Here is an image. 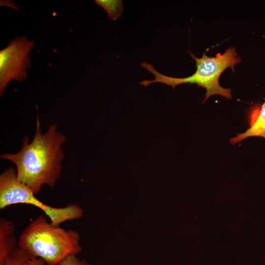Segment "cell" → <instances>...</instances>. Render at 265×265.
I'll return each instance as SVG.
<instances>
[{
	"instance_id": "6da1fadb",
	"label": "cell",
	"mask_w": 265,
	"mask_h": 265,
	"mask_svg": "<svg viewBox=\"0 0 265 265\" xmlns=\"http://www.w3.org/2000/svg\"><path fill=\"white\" fill-rule=\"evenodd\" d=\"M65 136L52 124L43 133L38 116L36 131L29 142L26 136L21 149L14 154L4 153L0 158L12 162L16 166L17 178L36 194L44 185L54 187L62 171L64 155L62 145Z\"/></svg>"
},
{
	"instance_id": "8fae6325",
	"label": "cell",
	"mask_w": 265,
	"mask_h": 265,
	"mask_svg": "<svg viewBox=\"0 0 265 265\" xmlns=\"http://www.w3.org/2000/svg\"><path fill=\"white\" fill-rule=\"evenodd\" d=\"M46 263L43 260L40 258L30 259L26 265H46Z\"/></svg>"
},
{
	"instance_id": "3957f363",
	"label": "cell",
	"mask_w": 265,
	"mask_h": 265,
	"mask_svg": "<svg viewBox=\"0 0 265 265\" xmlns=\"http://www.w3.org/2000/svg\"><path fill=\"white\" fill-rule=\"evenodd\" d=\"M191 57L195 61L196 71L190 76L178 78L165 76L158 72L153 66L143 62L141 66L151 73L155 79L152 80H145L140 82L142 85L147 86L154 82H160L175 87L183 83H195L206 90L204 103L210 96L220 95L227 99L232 98L230 88L220 86L219 78L221 73L228 67L235 71V66L241 62V59L236 52L235 47H229L223 53H218L215 56H209L204 53L201 58L196 57L189 52Z\"/></svg>"
},
{
	"instance_id": "52a82bcc",
	"label": "cell",
	"mask_w": 265,
	"mask_h": 265,
	"mask_svg": "<svg viewBox=\"0 0 265 265\" xmlns=\"http://www.w3.org/2000/svg\"><path fill=\"white\" fill-rule=\"evenodd\" d=\"M14 223L2 217L0 218V265L8 256L18 246L15 236Z\"/></svg>"
},
{
	"instance_id": "30bf717a",
	"label": "cell",
	"mask_w": 265,
	"mask_h": 265,
	"mask_svg": "<svg viewBox=\"0 0 265 265\" xmlns=\"http://www.w3.org/2000/svg\"><path fill=\"white\" fill-rule=\"evenodd\" d=\"M57 265H90L84 260L80 259L76 255L65 258Z\"/></svg>"
},
{
	"instance_id": "7a4b0ae2",
	"label": "cell",
	"mask_w": 265,
	"mask_h": 265,
	"mask_svg": "<svg viewBox=\"0 0 265 265\" xmlns=\"http://www.w3.org/2000/svg\"><path fill=\"white\" fill-rule=\"evenodd\" d=\"M80 241L76 230L53 225L40 215L23 230L18 244L31 258L41 259L46 265H57L68 256L81 251Z\"/></svg>"
},
{
	"instance_id": "ba28073f",
	"label": "cell",
	"mask_w": 265,
	"mask_h": 265,
	"mask_svg": "<svg viewBox=\"0 0 265 265\" xmlns=\"http://www.w3.org/2000/svg\"><path fill=\"white\" fill-rule=\"evenodd\" d=\"M95 1L106 11L109 18L112 20L117 19L123 12L122 0H96Z\"/></svg>"
},
{
	"instance_id": "8992f818",
	"label": "cell",
	"mask_w": 265,
	"mask_h": 265,
	"mask_svg": "<svg viewBox=\"0 0 265 265\" xmlns=\"http://www.w3.org/2000/svg\"><path fill=\"white\" fill-rule=\"evenodd\" d=\"M261 105L255 107L250 115V127L244 132L238 134L229 140L231 144H236L244 139L259 136L265 139V98Z\"/></svg>"
},
{
	"instance_id": "5b68a950",
	"label": "cell",
	"mask_w": 265,
	"mask_h": 265,
	"mask_svg": "<svg viewBox=\"0 0 265 265\" xmlns=\"http://www.w3.org/2000/svg\"><path fill=\"white\" fill-rule=\"evenodd\" d=\"M34 42L26 37H17L0 52V93L12 80L20 81L27 77L30 67V52Z\"/></svg>"
},
{
	"instance_id": "9c48e42d",
	"label": "cell",
	"mask_w": 265,
	"mask_h": 265,
	"mask_svg": "<svg viewBox=\"0 0 265 265\" xmlns=\"http://www.w3.org/2000/svg\"><path fill=\"white\" fill-rule=\"evenodd\" d=\"M31 258L26 251L18 246L6 258L3 265H26Z\"/></svg>"
},
{
	"instance_id": "277c9868",
	"label": "cell",
	"mask_w": 265,
	"mask_h": 265,
	"mask_svg": "<svg viewBox=\"0 0 265 265\" xmlns=\"http://www.w3.org/2000/svg\"><path fill=\"white\" fill-rule=\"evenodd\" d=\"M19 204L31 205L40 209L54 225L79 219L83 215L82 208L77 204L56 208L42 202L30 188L18 180L16 169L8 168L0 175V209Z\"/></svg>"
}]
</instances>
